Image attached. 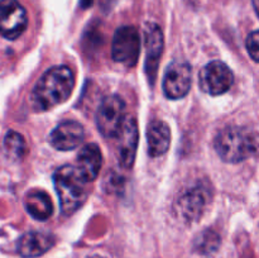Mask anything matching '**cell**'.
I'll use <instances>...</instances> for the list:
<instances>
[{
    "instance_id": "2e32d148",
    "label": "cell",
    "mask_w": 259,
    "mask_h": 258,
    "mask_svg": "<svg viewBox=\"0 0 259 258\" xmlns=\"http://www.w3.org/2000/svg\"><path fill=\"white\" fill-rule=\"evenodd\" d=\"M24 206L28 214L39 222H45L52 217L53 205L51 197L42 190H32L28 192L24 200Z\"/></svg>"
},
{
    "instance_id": "4fadbf2b",
    "label": "cell",
    "mask_w": 259,
    "mask_h": 258,
    "mask_svg": "<svg viewBox=\"0 0 259 258\" xmlns=\"http://www.w3.org/2000/svg\"><path fill=\"white\" fill-rule=\"evenodd\" d=\"M55 242V235L48 232H28L18 240L17 250L22 257L35 258L50 250Z\"/></svg>"
},
{
    "instance_id": "8fae6325",
    "label": "cell",
    "mask_w": 259,
    "mask_h": 258,
    "mask_svg": "<svg viewBox=\"0 0 259 258\" xmlns=\"http://www.w3.org/2000/svg\"><path fill=\"white\" fill-rule=\"evenodd\" d=\"M138 124L136 119L126 116L121 125L120 132L115 138H118V158L124 168L133 166L138 147Z\"/></svg>"
},
{
    "instance_id": "ba28073f",
    "label": "cell",
    "mask_w": 259,
    "mask_h": 258,
    "mask_svg": "<svg viewBox=\"0 0 259 258\" xmlns=\"http://www.w3.org/2000/svg\"><path fill=\"white\" fill-rule=\"evenodd\" d=\"M210 201V191L202 185L191 187L185 191L176 201V212L184 222H197L204 215Z\"/></svg>"
},
{
    "instance_id": "3957f363",
    "label": "cell",
    "mask_w": 259,
    "mask_h": 258,
    "mask_svg": "<svg viewBox=\"0 0 259 258\" xmlns=\"http://www.w3.org/2000/svg\"><path fill=\"white\" fill-rule=\"evenodd\" d=\"M53 184L63 215H72L88 199L89 191L86 185L89 182L81 176L76 167L66 164L56 169Z\"/></svg>"
},
{
    "instance_id": "9c48e42d",
    "label": "cell",
    "mask_w": 259,
    "mask_h": 258,
    "mask_svg": "<svg viewBox=\"0 0 259 258\" xmlns=\"http://www.w3.org/2000/svg\"><path fill=\"white\" fill-rule=\"evenodd\" d=\"M191 66L186 61L176 60L171 62L164 72V95L172 100L186 96L191 88Z\"/></svg>"
},
{
    "instance_id": "5bb4252c",
    "label": "cell",
    "mask_w": 259,
    "mask_h": 258,
    "mask_svg": "<svg viewBox=\"0 0 259 258\" xmlns=\"http://www.w3.org/2000/svg\"><path fill=\"white\" fill-rule=\"evenodd\" d=\"M103 166V156L98 144L89 143L81 148L77 156L76 168L88 182H93L98 177Z\"/></svg>"
},
{
    "instance_id": "277c9868",
    "label": "cell",
    "mask_w": 259,
    "mask_h": 258,
    "mask_svg": "<svg viewBox=\"0 0 259 258\" xmlns=\"http://www.w3.org/2000/svg\"><path fill=\"white\" fill-rule=\"evenodd\" d=\"M125 103L119 95H109L96 111V125L105 138H115L125 120Z\"/></svg>"
},
{
    "instance_id": "d6986e66",
    "label": "cell",
    "mask_w": 259,
    "mask_h": 258,
    "mask_svg": "<svg viewBox=\"0 0 259 258\" xmlns=\"http://www.w3.org/2000/svg\"><path fill=\"white\" fill-rule=\"evenodd\" d=\"M245 45L252 60L259 63V30H254L248 35Z\"/></svg>"
},
{
    "instance_id": "44dd1931",
    "label": "cell",
    "mask_w": 259,
    "mask_h": 258,
    "mask_svg": "<svg viewBox=\"0 0 259 258\" xmlns=\"http://www.w3.org/2000/svg\"><path fill=\"white\" fill-rule=\"evenodd\" d=\"M252 3H253V7H254L255 13H257V15L259 17V0H252Z\"/></svg>"
},
{
    "instance_id": "30bf717a",
    "label": "cell",
    "mask_w": 259,
    "mask_h": 258,
    "mask_svg": "<svg viewBox=\"0 0 259 258\" xmlns=\"http://www.w3.org/2000/svg\"><path fill=\"white\" fill-rule=\"evenodd\" d=\"M144 43H146V65L144 67H146L149 83L154 85L164 43L163 33L156 23H148L144 28Z\"/></svg>"
},
{
    "instance_id": "9a60e30c",
    "label": "cell",
    "mask_w": 259,
    "mask_h": 258,
    "mask_svg": "<svg viewBox=\"0 0 259 258\" xmlns=\"http://www.w3.org/2000/svg\"><path fill=\"white\" fill-rule=\"evenodd\" d=\"M148 153L152 157H159L166 153L171 144L169 126L162 120H153L147 129Z\"/></svg>"
},
{
    "instance_id": "ac0fdd59",
    "label": "cell",
    "mask_w": 259,
    "mask_h": 258,
    "mask_svg": "<svg viewBox=\"0 0 259 258\" xmlns=\"http://www.w3.org/2000/svg\"><path fill=\"white\" fill-rule=\"evenodd\" d=\"M220 238L212 230H206L196 239V248L202 253H211L219 248Z\"/></svg>"
},
{
    "instance_id": "8992f818",
    "label": "cell",
    "mask_w": 259,
    "mask_h": 258,
    "mask_svg": "<svg viewBox=\"0 0 259 258\" xmlns=\"http://www.w3.org/2000/svg\"><path fill=\"white\" fill-rule=\"evenodd\" d=\"M28 27V14L19 0H0V35L17 39Z\"/></svg>"
},
{
    "instance_id": "7a4b0ae2",
    "label": "cell",
    "mask_w": 259,
    "mask_h": 258,
    "mask_svg": "<svg viewBox=\"0 0 259 258\" xmlns=\"http://www.w3.org/2000/svg\"><path fill=\"white\" fill-rule=\"evenodd\" d=\"M214 148L223 161L238 163L258 153L259 136L242 126H228L217 136Z\"/></svg>"
},
{
    "instance_id": "6da1fadb",
    "label": "cell",
    "mask_w": 259,
    "mask_h": 258,
    "mask_svg": "<svg viewBox=\"0 0 259 258\" xmlns=\"http://www.w3.org/2000/svg\"><path fill=\"white\" fill-rule=\"evenodd\" d=\"M75 86V76L68 66H55L42 75L30 95V104L35 110L55 108L70 98Z\"/></svg>"
},
{
    "instance_id": "7402d4cb",
    "label": "cell",
    "mask_w": 259,
    "mask_h": 258,
    "mask_svg": "<svg viewBox=\"0 0 259 258\" xmlns=\"http://www.w3.org/2000/svg\"><path fill=\"white\" fill-rule=\"evenodd\" d=\"M90 258H104V257H101V255H93V257Z\"/></svg>"
},
{
    "instance_id": "5b68a950",
    "label": "cell",
    "mask_w": 259,
    "mask_h": 258,
    "mask_svg": "<svg viewBox=\"0 0 259 258\" xmlns=\"http://www.w3.org/2000/svg\"><path fill=\"white\" fill-rule=\"evenodd\" d=\"M141 53V37L138 30L132 25L118 28L111 43L113 60L132 67L137 63Z\"/></svg>"
},
{
    "instance_id": "7c38bea8",
    "label": "cell",
    "mask_w": 259,
    "mask_h": 258,
    "mask_svg": "<svg viewBox=\"0 0 259 258\" xmlns=\"http://www.w3.org/2000/svg\"><path fill=\"white\" fill-rule=\"evenodd\" d=\"M83 137V126L78 121L66 120L53 129L48 141L58 151H72L82 143Z\"/></svg>"
},
{
    "instance_id": "52a82bcc",
    "label": "cell",
    "mask_w": 259,
    "mask_h": 258,
    "mask_svg": "<svg viewBox=\"0 0 259 258\" xmlns=\"http://www.w3.org/2000/svg\"><path fill=\"white\" fill-rule=\"evenodd\" d=\"M200 89L209 95L218 96L227 93L234 82L232 70L222 61L207 63L200 72Z\"/></svg>"
},
{
    "instance_id": "ffe728a7",
    "label": "cell",
    "mask_w": 259,
    "mask_h": 258,
    "mask_svg": "<svg viewBox=\"0 0 259 258\" xmlns=\"http://www.w3.org/2000/svg\"><path fill=\"white\" fill-rule=\"evenodd\" d=\"M93 2L94 0H80V5L83 8V9H86V8H89L93 5Z\"/></svg>"
},
{
    "instance_id": "e0dca14e",
    "label": "cell",
    "mask_w": 259,
    "mask_h": 258,
    "mask_svg": "<svg viewBox=\"0 0 259 258\" xmlns=\"http://www.w3.org/2000/svg\"><path fill=\"white\" fill-rule=\"evenodd\" d=\"M4 151L8 157L13 159H20L27 153V143L22 134L9 131L4 137Z\"/></svg>"
}]
</instances>
